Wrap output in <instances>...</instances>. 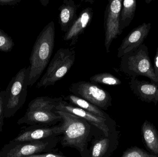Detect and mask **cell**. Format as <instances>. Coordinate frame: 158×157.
Here are the masks:
<instances>
[{
  "label": "cell",
  "mask_w": 158,
  "mask_h": 157,
  "mask_svg": "<svg viewBox=\"0 0 158 157\" xmlns=\"http://www.w3.org/2000/svg\"><path fill=\"white\" fill-rule=\"evenodd\" d=\"M55 112L62 119L59 124L62 146L75 148L81 157H89L88 145L94 135V126L78 116L60 111Z\"/></svg>",
  "instance_id": "6da1fadb"
},
{
  "label": "cell",
  "mask_w": 158,
  "mask_h": 157,
  "mask_svg": "<svg viewBox=\"0 0 158 157\" xmlns=\"http://www.w3.org/2000/svg\"><path fill=\"white\" fill-rule=\"evenodd\" d=\"M55 40L54 22L48 23L39 34L30 57L28 86H32L40 78L50 62Z\"/></svg>",
  "instance_id": "7a4b0ae2"
},
{
  "label": "cell",
  "mask_w": 158,
  "mask_h": 157,
  "mask_svg": "<svg viewBox=\"0 0 158 157\" xmlns=\"http://www.w3.org/2000/svg\"><path fill=\"white\" fill-rule=\"evenodd\" d=\"M63 99V97L36 98L29 103L26 113L18 120V124L55 126L57 123L62 121L61 117L55 111L58 103Z\"/></svg>",
  "instance_id": "3957f363"
},
{
  "label": "cell",
  "mask_w": 158,
  "mask_h": 157,
  "mask_svg": "<svg viewBox=\"0 0 158 157\" xmlns=\"http://www.w3.org/2000/svg\"><path fill=\"white\" fill-rule=\"evenodd\" d=\"M120 68L122 72L131 77V79L142 76L148 77L155 84L158 83V77L154 72L148 48L144 43L122 57Z\"/></svg>",
  "instance_id": "277c9868"
},
{
  "label": "cell",
  "mask_w": 158,
  "mask_h": 157,
  "mask_svg": "<svg viewBox=\"0 0 158 157\" xmlns=\"http://www.w3.org/2000/svg\"><path fill=\"white\" fill-rule=\"evenodd\" d=\"M29 66L22 68L12 77L6 89L5 118L13 117L26 102Z\"/></svg>",
  "instance_id": "5b68a950"
},
{
  "label": "cell",
  "mask_w": 158,
  "mask_h": 157,
  "mask_svg": "<svg viewBox=\"0 0 158 157\" xmlns=\"http://www.w3.org/2000/svg\"><path fill=\"white\" fill-rule=\"evenodd\" d=\"M76 51L74 49L61 48L57 51L50 61L46 72L41 77L36 88L54 85L64 78L74 65Z\"/></svg>",
  "instance_id": "8992f818"
},
{
  "label": "cell",
  "mask_w": 158,
  "mask_h": 157,
  "mask_svg": "<svg viewBox=\"0 0 158 157\" xmlns=\"http://www.w3.org/2000/svg\"><path fill=\"white\" fill-rule=\"evenodd\" d=\"M59 136L30 142L11 141L0 152L2 157H25L41 153H50L57 146Z\"/></svg>",
  "instance_id": "52a82bcc"
},
{
  "label": "cell",
  "mask_w": 158,
  "mask_h": 157,
  "mask_svg": "<svg viewBox=\"0 0 158 157\" xmlns=\"http://www.w3.org/2000/svg\"><path fill=\"white\" fill-rule=\"evenodd\" d=\"M72 94L85 100L103 110H107L112 106V98L109 93L97 84L91 82L79 81L69 87Z\"/></svg>",
  "instance_id": "ba28073f"
},
{
  "label": "cell",
  "mask_w": 158,
  "mask_h": 157,
  "mask_svg": "<svg viewBox=\"0 0 158 157\" xmlns=\"http://www.w3.org/2000/svg\"><path fill=\"white\" fill-rule=\"evenodd\" d=\"M122 2V0H110L106 7L104 17V44L107 53L110 52L112 41L121 34L120 31V14Z\"/></svg>",
  "instance_id": "9c48e42d"
},
{
  "label": "cell",
  "mask_w": 158,
  "mask_h": 157,
  "mask_svg": "<svg viewBox=\"0 0 158 157\" xmlns=\"http://www.w3.org/2000/svg\"><path fill=\"white\" fill-rule=\"evenodd\" d=\"M56 111H60L70 113L84 119L91 125L99 130L108 136L110 133L117 129L115 121L109 120L105 118L98 117L91 112L69 104L65 100H61L56 108Z\"/></svg>",
  "instance_id": "30bf717a"
},
{
  "label": "cell",
  "mask_w": 158,
  "mask_h": 157,
  "mask_svg": "<svg viewBox=\"0 0 158 157\" xmlns=\"http://www.w3.org/2000/svg\"><path fill=\"white\" fill-rule=\"evenodd\" d=\"M120 131L117 129L108 136H96L91 141L89 157H110L119 145Z\"/></svg>",
  "instance_id": "8fae6325"
},
{
  "label": "cell",
  "mask_w": 158,
  "mask_h": 157,
  "mask_svg": "<svg viewBox=\"0 0 158 157\" xmlns=\"http://www.w3.org/2000/svg\"><path fill=\"white\" fill-rule=\"evenodd\" d=\"M60 136L59 124L53 126L31 125L29 127H22L18 135L12 141L30 142Z\"/></svg>",
  "instance_id": "7c38bea8"
},
{
  "label": "cell",
  "mask_w": 158,
  "mask_h": 157,
  "mask_svg": "<svg viewBox=\"0 0 158 157\" xmlns=\"http://www.w3.org/2000/svg\"><path fill=\"white\" fill-rule=\"evenodd\" d=\"M151 28V23H143L132 29L118 49V57L121 58L126 53L139 48L147 37Z\"/></svg>",
  "instance_id": "4fadbf2b"
},
{
  "label": "cell",
  "mask_w": 158,
  "mask_h": 157,
  "mask_svg": "<svg viewBox=\"0 0 158 157\" xmlns=\"http://www.w3.org/2000/svg\"><path fill=\"white\" fill-rule=\"evenodd\" d=\"M93 14V8L87 7L83 9L78 15L77 19L64 36V40L69 42V46L76 45L80 36L83 34L85 29L91 24Z\"/></svg>",
  "instance_id": "5bb4252c"
},
{
  "label": "cell",
  "mask_w": 158,
  "mask_h": 157,
  "mask_svg": "<svg viewBox=\"0 0 158 157\" xmlns=\"http://www.w3.org/2000/svg\"><path fill=\"white\" fill-rule=\"evenodd\" d=\"M129 86L134 94L142 101L157 104L158 87L155 83L131 78Z\"/></svg>",
  "instance_id": "9a60e30c"
},
{
  "label": "cell",
  "mask_w": 158,
  "mask_h": 157,
  "mask_svg": "<svg viewBox=\"0 0 158 157\" xmlns=\"http://www.w3.org/2000/svg\"><path fill=\"white\" fill-rule=\"evenodd\" d=\"M78 7V5L73 0H64L63 4L58 8V23L61 30L65 33L77 18V12Z\"/></svg>",
  "instance_id": "2e32d148"
},
{
  "label": "cell",
  "mask_w": 158,
  "mask_h": 157,
  "mask_svg": "<svg viewBox=\"0 0 158 157\" xmlns=\"http://www.w3.org/2000/svg\"><path fill=\"white\" fill-rule=\"evenodd\" d=\"M143 141L149 153L158 157V131L156 127L148 120L141 128Z\"/></svg>",
  "instance_id": "e0dca14e"
},
{
  "label": "cell",
  "mask_w": 158,
  "mask_h": 157,
  "mask_svg": "<svg viewBox=\"0 0 158 157\" xmlns=\"http://www.w3.org/2000/svg\"><path fill=\"white\" fill-rule=\"evenodd\" d=\"M63 98L64 100H65L73 106L91 112L98 117L105 118L109 120H113L110 118L109 115L105 112L103 110L86 101L85 100L73 94H71L65 96H63Z\"/></svg>",
  "instance_id": "ac0fdd59"
},
{
  "label": "cell",
  "mask_w": 158,
  "mask_h": 157,
  "mask_svg": "<svg viewBox=\"0 0 158 157\" xmlns=\"http://www.w3.org/2000/svg\"><path fill=\"white\" fill-rule=\"evenodd\" d=\"M137 2L135 0H124L123 1L120 14V31L122 33L133 19L136 9Z\"/></svg>",
  "instance_id": "d6986e66"
},
{
  "label": "cell",
  "mask_w": 158,
  "mask_h": 157,
  "mask_svg": "<svg viewBox=\"0 0 158 157\" xmlns=\"http://www.w3.org/2000/svg\"><path fill=\"white\" fill-rule=\"evenodd\" d=\"M90 82L95 84L115 86L121 85L122 82L118 77L110 73H104L96 74L90 78Z\"/></svg>",
  "instance_id": "ffe728a7"
},
{
  "label": "cell",
  "mask_w": 158,
  "mask_h": 157,
  "mask_svg": "<svg viewBox=\"0 0 158 157\" xmlns=\"http://www.w3.org/2000/svg\"><path fill=\"white\" fill-rule=\"evenodd\" d=\"M14 46L15 42L12 38L0 29V51L9 52Z\"/></svg>",
  "instance_id": "44dd1931"
},
{
  "label": "cell",
  "mask_w": 158,
  "mask_h": 157,
  "mask_svg": "<svg viewBox=\"0 0 158 157\" xmlns=\"http://www.w3.org/2000/svg\"><path fill=\"white\" fill-rule=\"evenodd\" d=\"M121 157H158L137 147H132L124 151Z\"/></svg>",
  "instance_id": "7402d4cb"
},
{
  "label": "cell",
  "mask_w": 158,
  "mask_h": 157,
  "mask_svg": "<svg viewBox=\"0 0 158 157\" xmlns=\"http://www.w3.org/2000/svg\"><path fill=\"white\" fill-rule=\"evenodd\" d=\"M5 90H2L0 92V132L3 131L4 125V119L5 118Z\"/></svg>",
  "instance_id": "603a6c76"
},
{
  "label": "cell",
  "mask_w": 158,
  "mask_h": 157,
  "mask_svg": "<svg viewBox=\"0 0 158 157\" xmlns=\"http://www.w3.org/2000/svg\"><path fill=\"white\" fill-rule=\"evenodd\" d=\"M25 157H69L58 154H52L51 153H44V154H38Z\"/></svg>",
  "instance_id": "cb8c5ba5"
},
{
  "label": "cell",
  "mask_w": 158,
  "mask_h": 157,
  "mask_svg": "<svg viewBox=\"0 0 158 157\" xmlns=\"http://www.w3.org/2000/svg\"><path fill=\"white\" fill-rule=\"evenodd\" d=\"M21 0H0V5L2 6H13L18 4Z\"/></svg>",
  "instance_id": "d4e9b609"
},
{
  "label": "cell",
  "mask_w": 158,
  "mask_h": 157,
  "mask_svg": "<svg viewBox=\"0 0 158 157\" xmlns=\"http://www.w3.org/2000/svg\"><path fill=\"white\" fill-rule=\"evenodd\" d=\"M154 72L156 76L158 77V46L157 48L156 55L154 58Z\"/></svg>",
  "instance_id": "484cf974"
},
{
  "label": "cell",
  "mask_w": 158,
  "mask_h": 157,
  "mask_svg": "<svg viewBox=\"0 0 158 157\" xmlns=\"http://www.w3.org/2000/svg\"><path fill=\"white\" fill-rule=\"evenodd\" d=\"M40 2L42 5L45 6H47V5L49 4V0H41V1H40Z\"/></svg>",
  "instance_id": "4316f807"
},
{
  "label": "cell",
  "mask_w": 158,
  "mask_h": 157,
  "mask_svg": "<svg viewBox=\"0 0 158 157\" xmlns=\"http://www.w3.org/2000/svg\"><path fill=\"white\" fill-rule=\"evenodd\" d=\"M0 157H2V155H1V153H0Z\"/></svg>",
  "instance_id": "83f0119b"
},
{
  "label": "cell",
  "mask_w": 158,
  "mask_h": 157,
  "mask_svg": "<svg viewBox=\"0 0 158 157\" xmlns=\"http://www.w3.org/2000/svg\"><path fill=\"white\" fill-rule=\"evenodd\" d=\"M156 84L157 85V86L158 87V83H156Z\"/></svg>",
  "instance_id": "f1b7e54d"
}]
</instances>
